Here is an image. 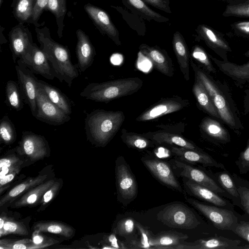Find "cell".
Segmentation results:
<instances>
[{"label":"cell","mask_w":249,"mask_h":249,"mask_svg":"<svg viewBox=\"0 0 249 249\" xmlns=\"http://www.w3.org/2000/svg\"><path fill=\"white\" fill-rule=\"evenodd\" d=\"M190 65L195 76L201 81L211 97L221 121L236 133H239L243 126L228 87L213 79L209 73L195 63L191 57Z\"/></svg>","instance_id":"obj_1"},{"label":"cell","mask_w":249,"mask_h":249,"mask_svg":"<svg viewBox=\"0 0 249 249\" xmlns=\"http://www.w3.org/2000/svg\"><path fill=\"white\" fill-rule=\"evenodd\" d=\"M37 39L40 48L45 54L52 66L55 77L61 82H65L71 87L72 81L79 76V71L71 59L67 46L54 41L51 36L47 27H35Z\"/></svg>","instance_id":"obj_2"},{"label":"cell","mask_w":249,"mask_h":249,"mask_svg":"<svg viewBox=\"0 0 249 249\" xmlns=\"http://www.w3.org/2000/svg\"><path fill=\"white\" fill-rule=\"evenodd\" d=\"M124 120L122 111L92 110L85 120L88 139L97 146H105L119 131Z\"/></svg>","instance_id":"obj_3"},{"label":"cell","mask_w":249,"mask_h":249,"mask_svg":"<svg viewBox=\"0 0 249 249\" xmlns=\"http://www.w3.org/2000/svg\"><path fill=\"white\" fill-rule=\"evenodd\" d=\"M142 85V80L137 77L102 83H91L84 89L80 95L88 100L107 103L113 100L133 94Z\"/></svg>","instance_id":"obj_4"},{"label":"cell","mask_w":249,"mask_h":249,"mask_svg":"<svg viewBox=\"0 0 249 249\" xmlns=\"http://www.w3.org/2000/svg\"><path fill=\"white\" fill-rule=\"evenodd\" d=\"M157 217L165 225L172 228L190 230L200 224L195 213L188 207L179 203L167 206L159 213Z\"/></svg>","instance_id":"obj_5"},{"label":"cell","mask_w":249,"mask_h":249,"mask_svg":"<svg viewBox=\"0 0 249 249\" xmlns=\"http://www.w3.org/2000/svg\"><path fill=\"white\" fill-rule=\"evenodd\" d=\"M186 199L208 218L217 229L232 231L239 221L233 211L214 205L204 204L191 198L186 197Z\"/></svg>","instance_id":"obj_6"},{"label":"cell","mask_w":249,"mask_h":249,"mask_svg":"<svg viewBox=\"0 0 249 249\" xmlns=\"http://www.w3.org/2000/svg\"><path fill=\"white\" fill-rule=\"evenodd\" d=\"M9 46L14 63L20 59L27 66L29 62L30 53L33 45L32 33L23 23L13 27L9 33Z\"/></svg>","instance_id":"obj_7"},{"label":"cell","mask_w":249,"mask_h":249,"mask_svg":"<svg viewBox=\"0 0 249 249\" xmlns=\"http://www.w3.org/2000/svg\"><path fill=\"white\" fill-rule=\"evenodd\" d=\"M17 63L15 68L24 102L29 106L32 115L35 117L36 113L38 79L21 59H18Z\"/></svg>","instance_id":"obj_8"},{"label":"cell","mask_w":249,"mask_h":249,"mask_svg":"<svg viewBox=\"0 0 249 249\" xmlns=\"http://www.w3.org/2000/svg\"><path fill=\"white\" fill-rule=\"evenodd\" d=\"M35 117L41 122L53 125H61L71 120L70 115L53 103L39 86Z\"/></svg>","instance_id":"obj_9"},{"label":"cell","mask_w":249,"mask_h":249,"mask_svg":"<svg viewBox=\"0 0 249 249\" xmlns=\"http://www.w3.org/2000/svg\"><path fill=\"white\" fill-rule=\"evenodd\" d=\"M172 164L180 176L204 186L220 196L232 200L231 196L214 179L203 171L178 160H172Z\"/></svg>","instance_id":"obj_10"},{"label":"cell","mask_w":249,"mask_h":249,"mask_svg":"<svg viewBox=\"0 0 249 249\" xmlns=\"http://www.w3.org/2000/svg\"><path fill=\"white\" fill-rule=\"evenodd\" d=\"M189 105L188 100L179 96L162 98L146 109L135 119V121L143 122L155 120L163 115L179 111Z\"/></svg>","instance_id":"obj_11"},{"label":"cell","mask_w":249,"mask_h":249,"mask_svg":"<svg viewBox=\"0 0 249 249\" xmlns=\"http://www.w3.org/2000/svg\"><path fill=\"white\" fill-rule=\"evenodd\" d=\"M17 150L20 155L36 161L47 157L49 152V147L44 136L31 131H25L22 132L21 139Z\"/></svg>","instance_id":"obj_12"},{"label":"cell","mask_w":249,"mask_h":249,"mask_svg":"<svg viewBox=\"0 0 249 249\" xmlns=\"http://www.w3.org/2000/svg\"><path fill=\"white\" fill-rule=\"evenodd\" d=\"M196 32V40L203 41L222 60L229 61L228 53L231 49L223 34L204 24L198 25Z\"/></svg>","instance_id":"obj_13"},{"label":"cell","mask_w":249,"mask_h":249,"mask_svg":"<svg viewBox=\"0 0 249 249\" xmlns=\"http://www.w3.org/2000/svg\"><path fill=\"white\" fill-rule=\"evenodd\" d=\"M84 9L102 34L107 35L117 45H121L119 31L105 11L89 3L84 5Z\"/></svg>","instance_id":"obj_14"},{"label":"cell","mask_w":249,"mask_h":249,"mask_svg":"<svg viewBox=\"0 0 249 249\" xmlns=\"http://www.w3.org/2000/svg\"><path fill=\"white\" fill-rule=\"evenodd\" d=\"M139 49L151 61L155 69L167 76L174 75V68L172 59L165 50L158 46H150L144 43L140 45Z\"/></svg>","instance_id":"obj_15"},{"label":"cell","mask_w":249,"mask_h":249,"mask_svg":"<svg viewBox=\"0 0 249 249\" xmlns=\"http://www.w3.org/2000/svg\"><path fill=\"white\" fill-rule=\"evenodd\" d=\"M150 172L161 183L180 192L182 188L176 178L169 164L156 159L142 160Z\"/></svg>","instance_id":"obj_16"},{"label":"cell","mask_w":249,"mask_h":249,"mask_svg":"<svg viewBox=\"0 0 249 249\" xmlns=\"http://www.w3.org/2000/svg\"><path fill=\"white\" fill-rule=\"evenodd\" d=\"M76 34V54L78 67L80 72H83L92 64L96 51L89 36L83 30L77 29Z\"/></svg>","instance_id":"obj_17"},{"label":"cell","mask_w":249,"mask_h":249,"mask_svg":"<svg viewBox=\"0 0 249 249\" xmlns=\"http://www.w3.org/2000/svg\"><path fill=\"white\" fill-rule=\"evenodd\" d=\"M117 190L121 196L125 199H133L137 195L136 180L127 164L118 163L116 167Z\"/></svg>","instance_id":"obj_18"},{"label":"cell","mask_w":249,"mask_h":249,"mask_svg":"<svg viewBox=\"0 0 249 249\" xmlns=\"http://www.w3.org/2000/svg\"><path fill=\"white\" fill-rule=\"evenodd\" d=\"M170 150L178 159L182 161L191 163L201 164L204 167H215L226 170L222 163L217 162L203 151L174 146L170 147Z\"/></svg>","instance_id":"obj_19"},{"label":"cell","mask_w":249,"mask_h":249,"mask_svg":"<svg viewBox=\"0 0 249 249\" xmlns=\"http://www.w3.org/2000/svg\"><path fill=\"white\" fill-rule=\"evenodd\" d=\"M187 192L191 195L221 208L234 210L233 205L212 190L187 179L184 181Z\"/></svg>","instance_id":"obj_20"},{"label":"cell","mask_w":249,"mask_h":249,"mask_svg":"<svg viewBox=\"0 0 249 249\" xmlns=\"http://www.w3.org/2000/svg\"><path fill=\"white\" fill-rule=\"evenodd\" d=\"M209 56L218 69L224 74L240 85L249 84V61L238 65L229 61L217 59L211 54Z\"/></svg>","instance_id":"obj_21"},{"label":"cell","mask_w":249,"mask_h":249,"mask_svg":"<svg viewBox=\"0 0 249 249\" xmlns=\"http://www.w3.org/2000/svg\"><path fill=\"white\" fill-rule=\"evenodd\" d=\"M27 67L34 73L40 74L48 80L55 77L53 71L43 51L33 43L30 53V60Z\"/></svg>","instance_id":"obj_22"},{"label":"cell","mask_w":249,"mask_h":249,"mask_svg":"<svg viewBox=\"0 0 249 249\" xmlns=\"http://www.w3.org/2000/svg\"><path fill=\"white\" fill-rule=\"evenodd\" d=\"M172 45L179 69L184 79L188 81L190 80L191 55L184 37L178 31L173 35Z\"/></svg>","instance_id":"obj_23"},{"label":"cell","mask_w":249,"mask_h":249,"mask_svg":"<svg viewBox=\"0 0 249 249\" xmlns=\"http://www.w3.org/2000/svg\"><path fill=\"white\" fill-rule=\"evenodd\" d=\"M55 181L54 179H49L32 188L13 201L10 206L13 208H19L35 206L39 204L44 193Z\"/></svg>","instance_id":"obj_24"},{"label":"cell","mask_w":249,"mask_h":249,"mask_svg":"<svg viewBox=\"0 0 249 249\" xmlns=\"http://www.w3.org/2000/svg\"><path fill=\"white\" fill-rule=\"evenodd\" d=\"M146 137L159 144L202 151L193 142L177 134L165 131L148 132L143 134Z\"/></svg>","instance_id":"obj_25"},{"label":"cell","mask_w":249,"mask_h":249,"mask_svg":"<svg viewBox=\"0 0 249 249\" xmlns=\"http://www.w3.org/2000/svg\"><path fill=\"white\" fill-rule=\"evenodd\" d=\"M188 238L187 235L176 231H162L156 235L151 233L149 245L150 249H173Z\"/></svg>","instance_id":"obj_26"},{"label":"cell","mask_w":249,"mask_h":249,"mask_svg":"<svg viewBox=\"0 0 249 249\" xmlns=\"http://www.w3.org/2000/svg\"><path fill=\"white\" fill-rule=\"evenodd\" d=\"M199 127L203 134L214 142L226 143L230 141L228 130L216 120L205 117L202 120Z\"/></svg>","instance_id":"obj_27"},{"label":"cell","mask_w":249,"mask_h":249,"mask_svg":"<svg viewBox=\"0 0 249 249\" xmlns=\"http://www.w3.org/2000/svg\"><path fill=\"white\" fill-rule=\"evenodd\" d=\"M192 91L200 108L212 117L220 120L217 110L209 93L201 81L196 76Z\"/></svg>","instance_id":"obj_28"},{"label":"cell","mask_w":249,"mask_h":249,"mask_svg":"<svg viewBox=\"0 0 249 249\" xmlns=\"http://www.w3.org/2000/svg\"><path fill=\"white\" fill-rule=\"evenodd\" d=\"M123 4L131 12L147 20L166 22L169 19L155 12L142 0H121Z\"/></svg>","instance_id":"obj_29"},{"label":"cell","mask_w":249,"mask_h":249,"mask_svg":"<svg viewBox=\"0 0 249 249\" xmlns=\"http://www.w3.org/2000/svg\"><path fill=\"white\" fill-rule=\"evenodd\" d=\"M47 178V175H39L29 178L17 185L1 197L0 206L2 207L8 202H12L32 188L44 182Z\"/></svg>","instance_id":"obj_30"},{"label":"cell","mask_w":249,"mask_h":249,"mask_svg":"<svg viewBox=\"0 0 249 249\" xmlns=\"http://www.w3.org/2000/svg\"><path fill=\"white\" fill-rule=\"evenodd\" d=\"M194 249H247L246 246H240L241 241L222 236L208 239H199L193 242Z\"/></svg>","instance_id":"obj_31"},{"label":"cell","mask_w":249,"mask_h":249,"mask_svg":"<svg viewBox=\"0 0 249 249\" xmlns=\"http://www.w3.org/2000/svg\"><path fill=\"white\" fill-rule=\"evenodd\" d=\"M38 86L53 103L66 114L71 115L72 112L71 103L65 94L57 88L41 80H38Z\"/></svg>","instance_id":"obj_32"},{"label":"cell","mask_w":249,"mask_h":249,"mask_svg":"<svg viewBox=\"0 0 249 249\" xmlns=\"http://www.w3.org/2000/svg\"><path fill=\"white\" fill-rule=\"evenodd\" d=\"M33 229L40 232L58 234L67 238L72 237L75 233L74 229L71 226L56 221L38 222L34 225Z\"/></svg>","instance_id":"obj_33"},{"label":"cell","mask_w":249,"mask_h":249,"mask_svg":"<svg viewBox=\"0 0 249 249\" xmlns=\"http://www.w3.org/2000/svg\"><path fill=\"white\" fill-rule=\"evenodd\" d=\"M35 0H13L12 13L19 23H32Z\"/></svg>","instance_id":"obj_34"},{"label":"cell","mask_w":249,"mask_h":249,"mask_svg":"<svg viewBox=\"0 0 249 249\" xmlns=\"http://www.w3.org/2000/svg\"><path fill=\"white\" fill-rule=\"evenodd\" d=\"M211 176L231 196L234 205L241 208L242 205L239 195L231 176L226 171L216 172Z\"/></svg>","instance_id":"obj_35"},{"label":"cell","mask_w":249,"mask_h":249,"mask_svg":"<svg viewBox=\"0 0 249 249\" xmlns=\"http://www.w3.org/2000/svg\"><path fill=\"white\" fill-rule=\"evenodd\" d=\"M121 138L123 142L128 147L137 149H145L153 146L154 142L146 137L143 134L127 131L123 128Z\"/></svg>","instance_id":"obj_36"},{"label":"cell","mask_w":249,"mask_h":249,"mask_svg":"<svg viewBox=\"0 0 249 249\" xmlns=\"http://www.w3.org/2000/svg\"><path fill=\"white\" fill-rule=\"evenodd\" d=\"M67 0H49L45 11L51 12L55 17L57 26V35L63 36L64 20L67 13Z\"/></svg>","instance_id":"obj_37"},{"label":"cell","mask_w":249,"mask_h":249,"mask_svg":"<svg viewBox=\"0 0 249 249\" xmlns=\"http://www.w3.org/2000/svg\"><path fill=\"white\" fill-rule=\"evenodd\" d=\"M6 101L7 106L16 111L23 107V98L18 83L13 80L7 82L5 87Z\"/></svg>","instance_id":"obj_38"},{"label":"cell","mask_w":249,"mask_h":249,"mask_svg":"<svg viewBox=\"0 0 249 249\" xmlns=\"http://www.w3.org/2000/svg\"><path fill=\"white\" fill-rule=\"evenodd\" d=\"M222 16L249 18V0H231L226 5Z\"/></svg>","instance_id":"obj_39"},{"label":"cell","mask_w":249,"mask_h":249,"mask_svg":"<svg viewBox=\"0 0 249 249\" xmlns=\"http://www.w3.org/2000/svg\"><path fill=\"white\" fill-rule=\"evenodd\" d=\"M192 59L197 62V64L208 73H215L216 70L212 63L209 53L201 46L196 45L193 47L190 54Z\"/></svg>","instance_id":"obj_40"},{"label":"cell","mask_w":249,"mask_h":249,"mask_svg":"<svg viewBox=\"0 0 249 249\" xmlns=\"http://www.w3.org/2000/svg\"><path fill=\"white\" fill-rule=\"evenodd\" d=\"M15 126L8 116H4L0 120V139L1 142L9 145L16 139Z\"/></svg>","instance_id":"obj_41"},{"label":"cell","mask_w":249,"mask_h":249,"mask_svg":"<svg viewBox=\"0 0 249 249\" xmlns=\"http://www.w3.org/2000/svg\"><path fill=\"white\" fill-rule=\"evenodd\" d=\"M8 234L26 235L28 234V232L25 226L21 223L8 218L3 228L0 229V236L1 237Z\"/></svg>","instance_id":"obj_42"},{"label":"cell","mask_w":249,"mask_h":249,"mask_svg":"<svg viewBox=\"0 0 249 249\" xmlns=\"http://www.w3.org/2000/svg\"><path fill=\"white\" fill-rule=\"evenodd\" d=\"M136 222L132 217L120 220L113 230L114 233L126 237L134 233L136 227Z\"/></svg>","instance_id":"obj_43"},{"label":"cell","mask_w":249,"mask_h":249,"mask_svg":"<svg viewBox=\"0 0 249 249\" xmlns=\"http://www.w3.org/2000/svg\"><path fill=\"white\" fill-rule=\"evenodd\" d=\"M231 176L237 187L241 205H245L249 207V182L235 174H233Z\"/></svg>","instance_id":"obj_44"},{"label":"cell","mask_w":249,"mask_h":249,"mask_svg":"<svg viewBox=\"0 0 249 249\" xmlns=\"http://www.w3.org/2000/svg\"><path fill=\"white\" fill-rule=\"evenodd\" d=\"M61 180L55 181L53 184L44 193L39 204L38 212L43 211L49 203L54 198L61 187Z\"/></svg>","instance_id":"obj_45"},{"label":"cell","mask_w":249,"mask_h":249,"mask_svg":"<svg viewBox=\"0 0 249 249\" xmlns=\"http://www.w3.org/2000/svg\"><path fill=\"white\" fill-rule=\"evenodd\" d=\"M40 232L35 230L32 235V242L30 249L44 248L55 244L58 241L54 239L47 238L42 236Z\"/></svg>","instance_id":"obj_46"},{"label":"cell","mask_w":249,"mask_h":249,"mask_svg":"<svg viewBox=\"0 0 249 249\" xmlns=\"http://www.w3.org/2000/svg\"><path fill=\"white\" fill-rule=\"evenodd\" d=\"M32 240L24 239L21 240L1 239L0 241V249H29L30 244Z\"/></svg>","instance_id":"obj_47"},{"label":"cell","mask_w":249,"mask_h":249,"mask_svg":"<svg viewBox=\"0 0 249 249\" xmlns=\"http://www.w3.org/2000/svg\"><path fill=\"white\" fill-rule=\"evenodd\" d=\"M235 164L240 174H245L249 172V137L246 148L240 152Z\"/></svg>","instance_id":"obj_48"},{"label":"cell","mask_w":249,"mask_h":249,"mask_svg":"<svg viewBox=\"0 0 249 249\" xmlns=\"http://www.w3.org/2000/svg\"><path fill=\"white\" fill-rule=\"evenodd\" d=\"M49 0H35L33 9L32 24L40 27L44 23L39 24L38 20L43 12L46 10Z\"/></svg>","instance_id":"obj_49"},{"label":"cell","mask_w":249,"mask_h":249,"mask_svg":"<svg viewBox=\"0 0 249 249\" xmlns=\"http://www.w3.org/2000/svg\"><path fill=\"white\" fill-rule=\"evenodd\" d=\"M234 35L244 38H249V21H239L231 25Z\"/></svg>","instance_id":"obj_50"},{"label":"cell","mask_w":249,"mask_h":249,"mask_svg":"<svg viewBox=\"0 0 249 249\" xmlns=\"http://www.w3.org/2000/svg\"><path fill=\"white\" fill-rule=\"evenodd\" d=\"M136 227L139 230L141 234L140 240L137 241L136 243V248L150 249L149 245V239L152 233L148 230L143 228L142 225L136 222Z\"/></svg>","instance_id":"obj_51"},{"label":"cell","mask_w":249,"mask_h":249,"mask_svg":"<svg viewBox=\"0 0 249 249\" xmlns=\"http://www.w3.org/2000/svg\"><path fill=\"white\" fill-rule=\"evenodd\" d=\"M232 231L249 242V222L239 221Z\"/></svg>","instance_id":"obj_52"},{"label":"cell","mask_w":249,"mask_h":249,"mask_svg":"<svg viewBox=\"0 0 249 249\" xmlns=\"http://www.w3.org/2000/svg\"><path fill=\"white\" fill-rule=\"evenodd\" d=\"M22 163L23 161L21 160L16 156L14 155H9L0 159V169L1 170L5 168L20 166Z\"/></svg>","instance_id":"obj_53"},{"label":"cell","mask_w":249,"mask_h":249,"mask_svg":"<svg viewBox=\"0 0 249 249\" xmlns=\"http://www.w3.org/2000/svg\"><path fill=\"white\" fill-rule=\"evenodd\" d=\"M146 4L169 14L172 13L169 0H142Z\"/></svg>","instance_id":"obj_54"},{"label":"cell","mask_w":249,"mask_h":249,"mask_svg":"<svg viewBox=\"0 0 249 249\" xmlns=\"http://www.w3.org/2000/svg\"><path fill=\"white\" fill-rule=\"evenodd\" d=\"M115 234V233L111 234L107 237V245L106 246H108L113 249H126L127 247L125 245L118 240Z\"/></svg>","instance_id":"obj_55"},{"label":"cell","mask_w":249,"mask_h":249,"mask_svg":"<svg viewBox=\"0 0 249 249\" xmlns=\"http://www.w3.org/2000/svg\"><path fill=\"white\" fill-rule=\"evenodd\" d=\"M20 170V166L16 168L11 173L6 175L5 176L0 178V188L3 187L6 184L10 182L19 173Z\"/></svg>","instance_id":"obj_56"},{"label":"cell","mask_w":249,"mask_h":249,"mask_svg":"<svg viewBox=\"0 0 249 249\" xmlns=\"http://www.w3.org/2000/svg\"><path fill=\"white\" fill-rule=\"evenodd\" d=\"M246 95L244 100V112L245 114L249 112V89L246 90Z\"/></svg>","instance_id":"obj_57"},{"label":"cell","mask_w":249,"mask_h":249,"mask_svg":"<svg viewBox=\"0 0 249 249\" xmlns=\"http://www.w3.org/2000/svg\"><path fill=\"white\" fill-rule=\"evenodd\" d=\"M0 229H2L3 227V225L6 220L8 219V217L5 215L3 214H1L0 215Z\"/></svg>","instance_id":"obj_58"},{"label":"cell","mask_w":249,"mask_h":249,"mask_svg":"<svg viewBox=\"0 0 249 249\" xmlns=\"http://www.w3.org/2000/svg\"><path fill=\"white\" fill-rule=\"evenodd\" d=\"M244 55L246 57L249 58V48L248 50L245 53Z\"/></svg>","instance_id":"obj_59"},{"label":"cell","mask_w":249,"mask_h":249,"mask_svg":"<svg viewBox=\"0 0 249 249\" xmlns=\"http://www.w3.org/2000/svg\"><path fill=\"white\" fill-rule=\"evenodd\" d=\"M3 1V0H0V7L1 6V5L2 4Z\"/></svg>","instance_id":"obj_60"}]
</instances>
